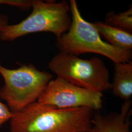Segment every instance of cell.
Returning <instances> with one entry per match:
<instances>
[{"instance_id":"1","label":"cell","mask_w":132,"mask_h":132,"mask_svg":"<svg viewBox=\"0 0 132 132\" xmlns=\"http://www.w3.org/2000/svg\"><path fill=\"white\" fill-rule=\"evenodd\" d=\"M94 112L87 108H57L36 101L13 113L10 132L89 131Z\"/></svg>"},{"instance_id":"2","label":"cell","mask_w":132,"mask_h":132,"mask_svg":"<svg viewBox=\"0 0 132 132\" xmlns=\"http://www.w3.org/2000/svg\"><path fill=\"white\" fill-rule=\"evenodd\" d=\"M71 22L70 28L56 38V45L60 52L78 56L86 53L103 55L115 63L131 61L132 50L115 47L103 41L92 23L82 16L76 0H70Z\"/></svg>"},{"instance_id":"3","label":"cell","mask_w":132,"mask_h":132,"mask_svg":"<svg viewBox=\"0 0 132 132\" xmlns=\"http://www.w3.org/2000/svg\"><path fill=\"white\" fill-rule=\"evenodd\" d=\"M32 11L19 23L8 25L0 32V40L12 41L23 36L40 32L54 34L56 38L69 30L71 19L69 2L33 0Z\"/></svg>"},{"instance_id":"4","label":"cell","mask_w":132,"mask_h":132,"mask_svg":"<svg viewBox=\"0 0 132 132\" xmlns=\"http://www.w3.org/2000/svg\"><path fill=\"white\" fill-rule=\"evenodd\" d=\"M0 75L4 80L1 99L13 113L36 102L52 78L51 73L40 71L31 64L10 69L3 66L1 61Z\"/></svg>"},{"instance_id":"5","label":"cell","mask_w":132,"mask_h":132,"mask_svg":"<svg viewBox=\"0 0 132 132\" xmlns=\"http://www.w3.org/2000/svg\"><path fill=\"white\" fill-rule=\"evenodd\" d=\"M48 67L58 77L81 88L102 93L111 89L109 71L98 57L84 59L59 52L49 62Z\"/></svg>"},{"instance_id":"6","label":"cell","mask_w":132,"mask_h":132,"mask_svg":"<svg viewBox=\"0 0 132 132\" xmlns=\"http://www.w3.org/2000/svg\"><path fill=\"white\" fill-rule=\"evenodd\" d=\"M102 92L77 86L57 77L51 80L37 101L59 109L87 108L98 111L103 105Z\"/></svg>"},{"instance_id":"7","label":"cell","mask_w":132,"mask_h":132,"mask_svg":"<svg viewBox=\"0 0 132 132\" xmlns=\"http://www.w3.org/2000/svg\"><path fill=\"white\" fill-rule=\"evenodd\" d=\"M132 102L125 101L119 112L103 114L94 111L89 132H131Z\"/></svg>"},{"instance_id":"8","label":"cell","mask_w":132,"mask_h":132,"mask_svg":"<svg viewBox=\"0 0 132 132\" xmlns=\"http://www.w3.org/2000/svg\"><path fill=\"white\" fill-rule=\"evenodd\" d=\"M113 94L127 101L132 96V62L114 63V75L111 89Z\"/></svg>"},{"instance_id":"9","label":"cell","mask_w":132,"mask_h":132,"mask_svg":"<svg viewBox=\"0 0 132 132\" xmlns=\"http://www.w3.org/2000/svg\"><path fill=\"white\" fill-rule=\"evenodd\" d=\"M92 23L99 34L104 37L111 45L122 50H132L131 32L99 21Z\"/></svg>"},{"instance_id":"10","label":"cell","mask_w":132,"mask_h":132,"mask_svg":"<svg viewBox=\"0 0 132 132\" xmlns=\"http://www.w3.org/2000/svg\"><path fill=\"white\" fill-rule=\"evenodd\" d=\"M104 23L132 33V5L129 10L123 12H110L106 15Z\"/></svg>"},{"instance_id":"11","label":"cell","mask_w":132,"mask_h":132,"mask_svg":"<svg viewBox=\"0 0 132 132\" xmlns=\"http://www.w3.org/2000/svg\"><path fill=\"white\" fill-rule=\"evenodd\" d=\"M33 0H0V5H10L23 10H28L32 7Z\"/></svg>"},{"instance_id":"12","label":"cell","mask_w":132,"mask_h":132,"mask_svg":"<svg viewBox=\"0 0 132 132\" xmlns=\"http://www.w3.org/2000/svg\"><path fill=\"white\" fill-rule=\"evenodd\" d=\"M0 90V129L5 123L10 121L13 116V113L6 104L1 101Z\"/></svg>"},{"instance_id":"13","label":"cell","mask_w":132,"mask_h":132,"mask_svg":"<svg viewBox=\"0 0 132 132\" xmlns=\"http://www.w3.org/2000/svg\"><path fill=\"white\" fill-rule=\"evenodd\" d=\"M9 25V19L7 15L0 13V32Z\"/></svg>"},{"instance_id":"14","label":"cell","mask_w":132,"mask_h":132,"mask_svg":"<svg viewBox=\"0 0 132 132\" xmlns=\"http://www.w3.org/2000/svg\"><path fill=\"white\" fill-rule=\"evenodd\" d=\"M89 132V131H86V132Z\"/></svg>"}]
</instances>
